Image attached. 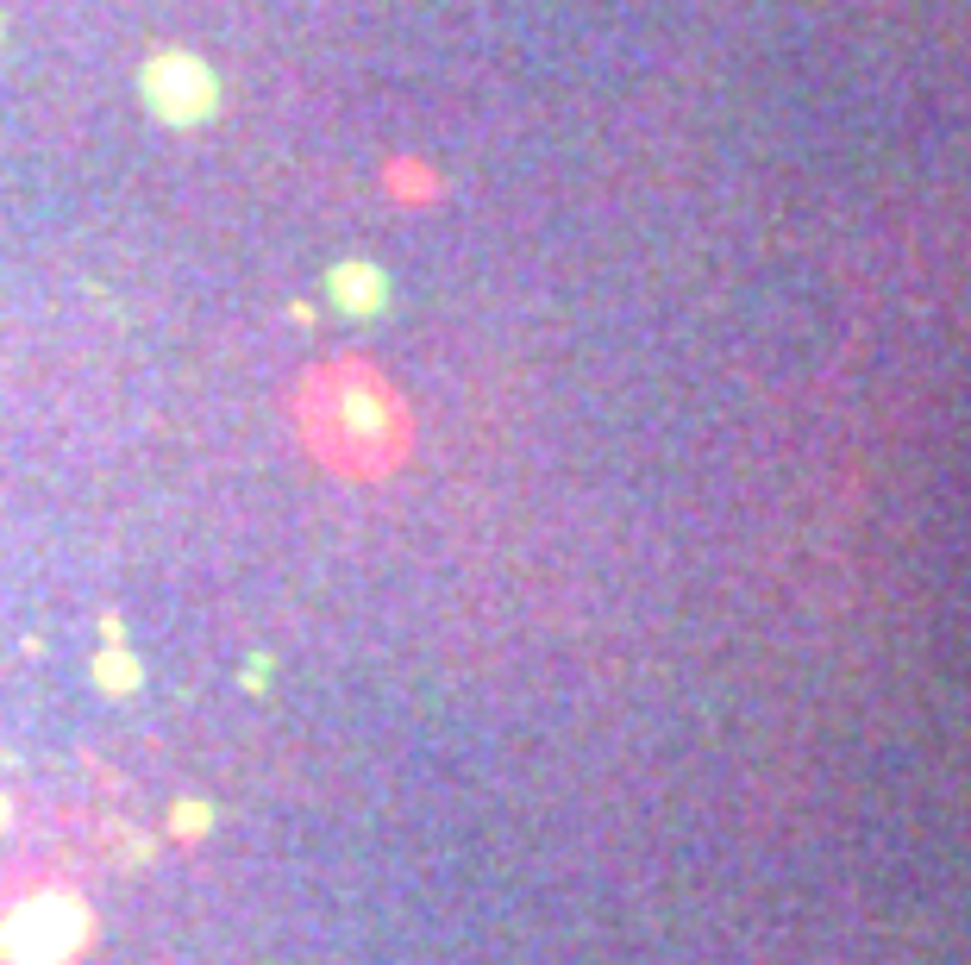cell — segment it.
Instances as JSON below:
<instances>
[{
	"instance_id": "cell-1",
	"label": "cell",
	"mask_w": 971,
	"mask_h": 965,
	"mask_svg": "<svg viewBox=\"0 0 971 965\" xmlns=\"http://www.w3.org/2000/svg\"><path fill=\"white\" fill-rule=\"evenodd\" d=\"M145 88H151L163 120H201V113L213 107V82H207V69L195 57H157Z\"/></svg>"
}]
</instances>
